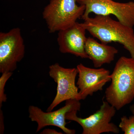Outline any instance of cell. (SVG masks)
<instances>
[{
    "mask_svg": "<svg viewBox=\"0 0 134 134\" xmlns=\"http://www.w3.org/2000/svg\"><path fill=\"white\" fill-rule=\"evenodd\" d=\"M82 25L101 43L117 42L122 44L134 59V31L133 27L112 19L110 16L96 15L84 19Z\"/></svg>",
    "mask_w": 134,
    "mask_h": 134,
    "instance_id": "obj_1",
    "label": "cell"
},
{
    "mask_svg": "<svg viewBox=\"0 0 134 134\" xmlns=\"http://www.w3.org/2000/svg\"><path fill=\"white\" fill-rule=\"evenodd\" d=\"M110 77L111 82L105 90L106 100L120 110L134 99V59L120 57Z\"/></svg>",
    "mask_w": 134,
    "mask_h": 134,
    "instance_id": "obj_2",
    "label": "cell"
},
{
    "mask_svg": "<svg viewBox=\"0 0 134 134\" xmlns=\"http://www.w3.org/2000/svg\"><path fill=\"white\" fill-rule=\"evenodd\" d=\"M77 3L76 0H50L43 12L50 33L68 28L81 18L85 7Z\"/></svg>",
    "mask_w": 134,
    "mask_h": 134,
    "instance_id": "obj_3",
    "label": "cell"
},
{
    "mask_svg": "<svg viewBox=\"0 0 134 134\" xmlns=\"http://www.w3.org/2000/svg\"><path fill=\"white\" fill-rule=\"evenodd\" d=\"M116 109L107 101L103 100L100 108L92 115L87 118L78 117V111L73 110L67 113L66 120L75 121L83 129L82 134H100L104 133L119 134L120 128L111 122L115 116Z\"/></svg>",
    "mask_w": 134,
    "mask_h": 134,
    "instance_id": "obj_4",
    "label": "cell"
},
{
    "mask_svg": "<svg viewBox=\"0 0 134 134\" xmlns=\"http://www.w3.org/2000/svg\"><path fill=\"white\" fill-rule=\"evenodd\" d=\"M76 2L85 7L81 17L83 20L91 13L100 15H112L123 24L133 28L134 26L133 2L120 3L113 0H76Z\"/></svg>",
    "mask_w": 134,
    "mask_h": 134,
    "instance_id": "obj_5",
    "label": "cell"
},
{
    "mask_svg": "<svg viewBox=\"0 0 134 134\" xmlns=\"http://www.w3.org/2000/svg\"><path fill=\"white\" fill-rule=\"evenodd\" d=\"M25 46L19 28L0 33V72H12L23 59Z\"/></svg>",
    "mask_w": 134,
    "mask_h": 134,
    "instance_id": "obj_6",
    "label": "cell"
},
{
    "mask_svg": "<svg viewBox=\"0 0 134 134\" xmlns=\"http://www.w3.org/2000/svg\"><path fill=\"white\" fill-rule=\"evenodd\" d=\"M77 68H66L58 63L49 66V75L57 83V93L47 111H52L58 105L69 99L81 100L78 88L75 84L78 74Z\"/></svg>",
    "mask_w": 134,
    "mask_h": 134,
    "instance_id": "obj_7",
    "label": "cell"
},
{
    "mask_svg": "<svg viewBox=\"0 0 134 134\" xmlns=\"http://www.w3.org/2000/svg\"><path fill=\"white\" fill-rule=\"evenodd\" d=\"M81 106L79 100L69 99L66 100L65 106L59 110L44 112L37 107L30 105L29 108V117L31 121H35L37 124L36 133L44 127L53 126L60 128L65 133L74 134L75 130L66 126V115L67 113L73 110L80 111Z\"/></svg>",
    "mask_w": 134,
    "mask_h": 134,
    "instance_id": "obj_8",
    "label": "cell"
},
{
    "mask_svg": "<svg viewBox=\"0 0 134 134\" xmlns=\"http://www.w3.org/2000/svg\"><path fill=\"white\" fill-rule=\"evenodd\" d=\"M78 79L77 85L79 90L81 100H84L94 92L103 90V86L111 81L110 72L101 68L93 69L85 66L82 63L77 66Z\"/></svg>",
    "mask_w": 134,
    "mask_h": 134,
    "instance_id": "obj_9",
    "label": "cell"
},
{
    "mask_svg": "<svg viewBox=\"0 0 134 134\" xmlns=\"http://www.w3.org/2000/svg\"><path fill=\"white\" fill-rule=\"evenodd\" d=\"M86 31L81 23L76 22L72 26L58 31L57 41L60 52L89 59L85 50Z\"/></svg>",
    "mask_w": 134,
    "mask_h": 134,
    "instance_id": "obj_10",
    "label": "cell"
},
{
    "mask_svg": "<svg viewBox=\"0 0 134 134\" xmlns=\"http://www.w3.org/2000/svg\"><path fill=\"white\" fill-rule=\"evenodd\" d=\"M85 50L89 59L92 61L96 68L110 64L114 60L115 55L118 53V50L114 47L98 43L91 37L87 38Z\"/></svg>",
    "mask_w": 134,
    "mask_h": 134,
    "instance_id": "obj_11",
    "label": "cell"
},
{
    "mask_svg": "<svg viewBox=\"0 0 134 134\" xmlns=\"http://www.w3.org/2000/svg\"><path fill=\"white\" fill-rule=\"evenodd\" d=\"M119 127L125 134H134V115L121 117Z\"/></svg>",
    "mask_w": 134,
    "mask_h": 134,
    "instance_id": "obj_12",
    "label": "cell"
},
{
    "mask_svg": "<svg viewBox=\"0 0 134 134\" xmlns=\"http://www.w3.org/2000/svg\"><path fill=\"white\" fill-rule=\"evenodd\" d=\"M13 74L12 72L2 73L0 78V108H1L3 102L7 100V96L5 93V87L6 83Z\"/></svg>",
    "mask_w": 134,
    "mask_h": 134,
    "instance_id": "obj_13",
    "label": "cell"
},
{
    "mask_svg": "<svg viewBox=\"0 0 134 134\" xmlns=\"http://www.w3.org/2000/svg\"><path fill=\"white\" fill-rule=\"evenodd\" d=\"M40 134H61V132H58L55 130L47 129L43 130Z\"/></svg>",
    "mask_w": 134,
    "mask_h": 134,
    "instance_id": "obj_14",
    "label": "cell"
},
{
    "mask_svg": "<svg viewBox=\"0 0 134 134\" xmlns=\"http://www.w3.org/2000/svg\"><path fill=\"white\" fill-rule=\"evenodd\" d=\"M1 110L0 112V133H3L4 131V123H3V115L2 111Z\"/></svg>",
    "mask_w": 134,
    "mask_h": 134,
    "instance_id": "obj_15",
    "label": "cell"
},
{
    "mask_svg": "<svg viewBox=\"0 0 134 134\" xmlns=\"http://www.w3.org/2000/svg\"><path fill=\"white\" fill-rule=\"evenodd\" d=\"M130 110L132 112L133 115H134V104L132 105L130 107Z\"/></svg>",
    "mask_w": 134,
    "mask_h": 134,
    "instance_id": "obj_16",
    "label": "cell"
}]
</instances>
